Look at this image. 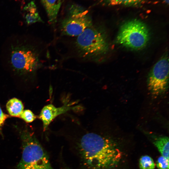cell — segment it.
I'll list each match as a JSON object with an SVG mask.
<instances>
[{"mask_svg": "<svg viewBox=\"0 0 169 169\" xmlns=\"http://www.w3.org/2000/svg\"><path fill=\"white\" fill-rule=\"evenodd\" d=\"M64 169H72L69 168V167H65L64 168Z\"/></svg>", "mask_w": 169, "mask_h": 169, "instance_id": "d6986e66", "label": "cell"}, {"mask_svg": "<svg viewBox=\"0 0 169 169\" xmlns=\"http://www.w3.org/2000/svg\"><path fill=\"white\" fill-rule=\"evenodd\" d=\"M61 0V1L63 3V2H64V0Z\"/></svg>", "mask_w": 169, "mask_h": 169, "instance_id": "ffe728a7", "label": "cell"}, {"mask_svg": "<svg viewBox=\"0 0 169 169\" xmlns=\"http://www.w3.org/2000/svg\"><path fill=\"white\" fill-rule=\"evenodd\" d=\"M145 134L150 139L161 156L169 160V138L165 136H158L147 131Z\"/></svg>", "mask_w": 169, "mask_h": 169, "instance_id": "9c48e42d", "label": "cell"}, {"mask_svg": "<svg viewBox=\"0 0 169 169\" xmlns=\"http://www.w3.org/2000/svg\"><path fill=\"white\" fill-rule=\"evenodd\" d=\"M93 24L88 11L78 4H73L68 8L67 16L62 21L60 28L63 35L78 36Z\"/></svg>", "mask_w": 169, "mask_h": 169, "instance_id": "8992f818", "label": "cell"}, {"mask_svg": "<svg viewBox=\"0 0 169 169\" xmlns=\"http://www.w3.org/2000/svg\"><path fill=\"white\" fill-rule=\"evenodd\" d=\"M7 109L12 116L19 117L23 110L22 102L16 98L9 100L6 104Z\"/></svg>", "mask_w": 169, "mask_h": 169, "instance_id": "7c38bea8", "label": "cell"}, {"mask_svg": "<svg viewBox=\"0 0 169 169\" xmlns=\"http://www.w3.org/2000/svg\"><path fill=\"white\" fill-rule=\"evenodd\" d=\"M72 104H65L61 107H56L52 104L44 106L41 110L39 118L43 123V129L45 131L52 120L58 115L74 109Z\"/></svg>", "mask_w": 169, "mask_h": 169, "instance_id": "ba28073f", "label": "cell"}, {"mask_svg": "<svg viewBox=\"0 0 169 169\" xmlns=\"http://www.w3.org/2000/svg\"><path fill=\"white\" fill-rule=\"evenodd\" d=\"M19 117L28 123L32 122L36 118V116L32 111L28 110H23Z\"/></svg>", "mask_w": 169, "mask_h": 169, "instance_id": "9a60e30c", "label": "cell"}, {"mask_svg": "<svg viewBox=\"0 0 169 169\" xmlns=\"http://www.w3.org/2000/svg\"><path fill=\"white\" fill-rule=\"evenodd\" d=\"M169 59L167 54L164 55L154 64L147 80L148 89L151 94L159 96L167 90L169 83Z\"/></svg>", "mask_w": 169, "mask_h": 169, "instance_id": "52a82bcc", "label": "cell"}, {"mask_svg": "<svg viewBox=\"0 0 169 169\" xmlns=\"http://www.w3.org/2000/svg\"><path fill=\"white\" fill-rule=\"evenodd\" d=\"M24 10L27 12L24 18L28 25L37 22H43L33 1H32L27 5L24 8Z\"/></svg>", "mask_w": 169, "mask_h": 169, "instance_id": "8fae6325", "label": "cell"}, {"mask_svg": "<svg viewBox=\"0 0 169 169\" xmlns=\"http://www.w3.org/2000/svg\"><path fill=\"white\" fill-rule=\"evenodd\" d=\"M144 0H100L103 5L107 6L123 5L136 6L141 3Z\"/></svg>", "mask_w": 169, "mask_h": 169, "instance_id": "4fadbf2b", "label": "cell"}, {"mask_svg": "<svg viewBox=\"0 0 169 169\" xmlns=\"http://www.w3.org/2000/svg\"><path fill=\"white\" fill-rule=\"evenodd\" d=\"M140 169H154L155 165L153 159L148 155L141 156L139 160Z\"/></svg>", "mask_w": 169, "mask_h": 169, "instance_id": "5bb4252c", "label": "cell"}, {"mask_svg": "<svg viewBox=\"0 0 169 169\" xmlns=\"http://www.w3.org/2000/svg\"><path fill=\"white\" fill-rule=\"evenodd\" d=\"M150 36V31L146 25L139 20L134 19L122 24L117 35L116 40L125 47L139 50L146 45Z\"/></svg>", "mask_w": 169, "mask_h": 169, "instance_id": "5b68a950", "label": "cell"}, {"mask_svg": "<svg viewBox=\"0 0 169 169\" xmlns=\"http://www.w3.org/2000/svg\"><path fill=\"white\" fill-rule=\"evenodd\" d=\"M163 1L167 4L169 3V0H163Z\"/></svg>", "mask_w": 169, "mask_h": 169, "instance_id": "ac0fdd59", "label": "cell"}, {"mask_svg": "<svg viewBox=\"0 0 169 169\" xmlns=\"http://www.w3.org/2000/svg\"><path fill=\"white\" fill-rule=\"evenodd\" d=\"M75 45L79 56L94 61L106 54L109 48L105 32L99 27L93 24L77 36Z\"/></svg>", "mask_w": 169, "mask_h": 169, "instance_id": "3957f363", "label": "cell"}, {"mask_svg": "<svg viewBox=\"0 0 169 169\" xmlns=\"http://www.w3.org/2000/svg\"><path fill=\"white\" fill-rule=\"evenodd\" d=\"M156 166L158 169H169V160L161 156L157 159Z\"/></svg>", "mask_w": 169, "mask_h": 169, "instance_id": "2e32d148", "label": "cell"}, {"mask_svg": "<svg viewBox=\"0 0 169 169\" xmlns=\"http://www.w3.org/2000/svg\"><path fill=\"white\" fill-rule=\"evenodd\" d=\"M8 49L7 63L9 69L15 74L20 76L31 75L39 68L38 51L31 42L16 39Z\"/></svg>", "mask_w": 169, "mask_h": 169, "instance_id": "7a4b0ae2", "label": "cell"}, {"mask_svg": "<svg viewBox=\"0 0 169 169\" xmlns=\"http://www.w3.org/2000/svg\"><path fill=\"white\" fill-rule=\"evenodd\" d=\"M46 11L49 22L54 25L62 4L61 0H41Z\"/></svg>", "mask_w": 169, "mask_h": 169, "instance_id": "30bf717a", "label": "cell"}, {"mask_svg": "<svg viewBox=\"0 0 169 169\" xmlns=\"http://www.w3.org/2000/svg\"><path fill=\"white\" fill-rule=\"evenodd\" d=\"M23 151L18 169H53L49 156L34 134L27 129L20 131Z\"/></svg>", "mask_w": 169, "mask_h": 169, "instance_id": "277c9868", "label": "cell"}, {"mask_svg": "<svg viewBox=\"0 0 169 169\" xmlns=\"http://www.w3.org/2000/svg\"><path fill=\"white\" fill-rule=\"evenodd\" d=\"M8 115L5 114L3 112L0 107V133L1 132V128L6 120L8 117Z\"/></svg>", "mask_w": 169, "mask_h": 169, "instance_id": "e0dca14e", "label": "cell"}, {"mask_svg": "<svg viewBox=\"0 0 169 169\" xmlns=\"http://www.w3.org/2000/svg\"><path fill=\"white\" fill-rule=\"evenodd\" d=\"M84 169H127L129 152L121 142L93 131L86 132L77 143Z\"/></svg>", "mask_w": 169, "mask_h": 169, "instance_id": "6da1fadb", "label": "cell"}]
</instances>
